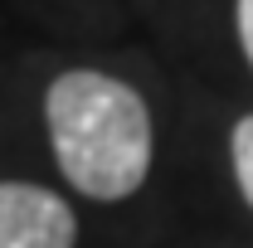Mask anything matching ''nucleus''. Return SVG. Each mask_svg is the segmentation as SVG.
I'll return each instance as SVG.
<instances>
[{"instance_id":"f257e3e1","label":"nucleus","mask_w":253,"mask_h":248,"mask_svg":"<svg viewBox=\"0 0 253 248\" xmlns=\"http://www.w3.org/2000/svg\"><path fill=\"white\" fill-rule=\"evenodd\" d=\"M44 126L54 165L78 195L117 205L151 175V107L131 83L102 68H68L44 93Z\"/></svg>"},{"instance_id":"20e7f679","label":"nucleus","mask_w":253,"mask_h":248,"mask_svg":"<svg viewBox=\"0 0 253 248\" xmlns=\"http://www.w3.org/2000/svg\"><path fill=\"white\" fill-rule=\"evenodd\" d=\"M234 25H239V44H244V59L253 63V0H234Z\"/></svg>"},{"instance_id":"7ed1b4c3","label":"nucleus","mask_w":253,"mask_h":248,"mask_svg":"<svg viewBox=\"0 0 253 248\" xmlns=\"http://www.w3.org/2000/svg\"><path fill=\"white\" fill-rule=\"evenodd\" d=\"M229 161H234V180H239V195L253 209V112L239 117L234 131H229Z\"/></svg>"},{"instance_id":"f03ea898","label":"nucleus","mask_w":253,"mask_h":248,"mask_svg":"<svg viewBox=\"0 0 253 248\" xmlns=\"http://www.w3.org/2000/svg\"><path fill=\"white\" fill-rule=\"evenodd\" d=\"M73 205L34 180H0V248H73Z\"/></svg>"}]
</instances>
